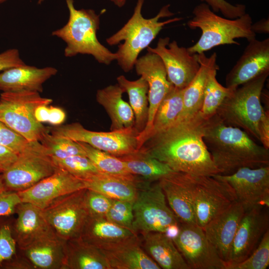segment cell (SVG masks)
I'll return each instance as SVG.
<instances>
[{"instance_id":"6da1fadb","label":"cell","mask_w":269,"mask_h":269,"mask_svg":"<svg viewBox=\"0 0 269 269\" xmlns=\"http://www.w3.org/2000/svg\"><path fill=\"white\" fill-rule=\"evenodd\" d=\"M206 120L200 112L177 120L149 137L140 148L174 171L196 175L220 174L203 139Z\"/></svg>"},{"instance_id":"7a4b0ae2","label":"cell","mask_w":269,"mask_h":269,"mask_svg":"<svg viewBox=\"0 0 269 269\" xmlns=\"http://www.w3.org/2000/svg\"><path fill=\"white\" fill-rule=\"evenodd\" d=\"M203 139L220 174L269 166V149L243 130L226 125L216 114L206 120Z\"/></svg>"},{"instance_id":"3957f363","label":"cell","mask_w":269,"mask_h":269,"mask_svg":"<svg viewBox=\"0 0 269 269\" xmlns=\"http://www.w3.org/2000/svg\"><path fill=\"white\" fill-rule=\"evenodd\" d=\"M269 71L239 86L226 97L216 113L227 125L240 128L269 149V114L261 97Z\"/></svg>"},{"instance_id":"277c9868","label":"cell","mask_w":269,"mask_h":269,"mask_svg":"<svg viewBox=\"0 0 269 269\" xmlns=\"http://www.w3.org/2000/svg\"><path fill=\"white\" fill-rule=\"evenodd\" d=\"M144 0H137L133 13L127 23L117 32L106 39L111 45H118L116 52L118 65L125 72L131 71L140 52L148 47L163 27L166 24L180 21L182 17H174L163 21L159 19L174 15L169 10L170 4L163 6L158 13L150 18H144L142 8Z\"/></svg>"},{"instance_id":"5b68a950","label":"cell","mask_w":269,"mask_h":269,"mask_svg":"<svg viewBox=\"0 0 269 269\" xmlns=\"http://www.w3.org/2000/svg\"><path fill=\"white\" fill-rule=\"evenodd\" d=\"M69 10L67 23L52 32V35L62 39L66 44V57L79 54L91 55L100 63L109 65L118 58L102 45L97 37L100 27V14L92 9H76L74 0H65Z\"/></svg>"},{"instance_id":"8992f818","label":"cell","mask_w":269,"mask_h":269,"mask_svg":"<svg viewBox=\"0 0 269 269\" xmlns=\"http://www.w3.org/2000/svg\"><path fill=\"white\" fill-rule=\"evenodd\" d=\"M192 13L193 18L187 24L191 29L199 28L202 33L197 42L187 48L191 54L204 53L221 45H239L236 38H246L249 41L256 38L252 29V18L248 13L235 19L223 17L204 2L195 6Z\"/></svg>"},{"instance_id":"52a82bcc","label":"cell","mask_w":269,"mask_h":269,"mask_svg":"<svg viewBox=\"0 0 269 269\" xmlns=\"http://www.w3.org/2000/svg\"><path fill=\"white\" fill-rule=\"evenodd\" d=\"M133 208V229L137 234L159 232L171 238L177 234L179 220L167 205L158 182L151 186L146 181L138 187Z\"/></svg>"},{"instance_id":"ba28073f","label":"cell","mask_w":269,"mask_h":269,"mask_svg":"<svg viewBox=\"0 0 269 269\" xmlns=\"http://www.w3.org/2000/svg\"><path fill=\"white\" fill-rule=\"evenodd\" d=\"M52 100L43 98L39 92H2L0 96V121L28 141H40L49 132L35 117L36 109L49 105Z\"/></svg>"},{"instance_id":"9c48e42d","label":"cell","mask_w":269,"mask_h":269,"mask_svg":"<svg viewBox=\"0 0 269 269\" xmlns=\"http://www.w3.org/2000/svg\"><path fill=\"white\" fill-rule=\"evenodd\" d=\"M57 168L39 141H28L1 176L5 190L17 192L51 175Z\"/></svg>"},{"instance_id":"30bf717a","label":"cell","mask_w":269,"mask_h":269,"mask_svg":"<svg viewBox=\"0 0 269 269\" xmlns=\"http://www.w3.org/2000/svg\"><path fill=\"white\" fill-rule=\"evenodd\" d=\"M51 134L77 142L86 143L117 157L138 150V135L134 127L110 132H95L85 129L79 123L58 125L49 128Z\"/></svg>"},{"instance_id":"8fae6325","label":"cell","mask_w":269,"mask_h":269,"mask_svg":"<svg viewBox=\"0 0 269 269\" xmlns=\"http://www.w3.org/2000/svg\"><path fill=\"white\" fill-rule=\"evenodd\" d=\"M84 188L61 197L42 210L56 235L68 241L79 238L89 216Z\"/></svg>"},{"instance_id":"7c38bea8","label":"cell","mask_w":269,"mask_h":269,"mask_svg":"<svg viewBox=\"0 0 269 269\" xmlns=\"http://www.w3.org/2000/svg\"><path fill=\"white\" fill-rule=\"evenodd\" d=\"M192 199L196 224L202 228L237 201L229 184L215 175H194Z\"/></svg>"},{"instance_id":"4fadbf2b","label":"cell","mask_w":269,"mask_h":269,"mask_svg":"<svg viewBox=\"0 0 269 269\" xmlns=\"http://www.w3.org/2000/svg\"><path fill=\"white\" fill-rule=\"evenodd\" d=\"M172 239L190 269H226L227 264L197 224L182 223Z\"/></svg>"},{"instance_id":"5bb4252c","label":"cell","mask_w":269,"mask_h":269,"mask_svg":"<svg viewBox=\"0 0 269 269\" xmlns=\"http://www.w3.org/2000/svg\"><path fill=\"white\" fill-rule=\"evenodd\" d=\"M134 67L136 73L146 80L148 86V118L145 128L137 136L139 149L147 139L159 105L174 86L168 80L161 59L153 52L147 51L144 55L138 58Z\"/></svg>"},{"instance_id":"9a60e30c","label":"cell","mask_w":269,"mask_h":269,"mask_svg":"<svg viewBox=\"0 0 269 269\" xmlns=\"http://www.w3.org/2000/svg\"><path fill=\"white\" fill-rule=\"evenodd\" d=\"M216 177L226 181L235 192L237 201L245 211L256 206H269V166L243 167L230 175Z\"/></svg>"},{"instance_id":"2e32d148","label":"cell","mask_w":269,"mask_h":269,"mask_svg":"<svg viewBox=\"0 0 269 269\" xmlns=\"http://www.w3.org/2000/svg\"><path fill=\"white\" fill-rule=\"evenodd\" d=\"M168 37L159 38L156 46L147 47V51L157 54L166 69L167 78L174 87L183 89L193 80L200 67L197 54H191L184 47L178 46Z\"/></svg>"},{"instance_id":"e0dca14e","label":"cell","mask_w":269,"mask_h":269,"mask_svg":"<svg viewBox=\"0 0 269 269\" xmlns=\"http://www.w3.org/2000/svg\"><path fill=\"white\" fill-rule=\"evenodd\" d=\"M84 188L82 180L58 167L51 175L17 193L21 202L30 203L43 210L58 198Z\"/></svg>"},{"instance_id":"ac0fdd59","label":"cell","mask_w":269,"mask_h":269,"mask_svg":"<svg viewBox=\"0 0 269 269\" xmlns=\"http://www.w3.org/2000/svg\"><path fill=\"white\" fill-rule=\"evenodd\" d=\"M264 208L256 206L245 212L232 243L227 266L247 258L269 229V216Z\"/></svg>"},{"instance_id":"d6986e66","label":"cell","mask_w":269,"mask_h":269,"mask_svg":"<svg viewBox=\"0 0 269 269\" xmlns=\"http://www.w3.org/2000/svg\"><path fill=\"white\" fill-rule=\"evenodd\" d=\"M194 175L173 171L157 180L169 207L181 223L197 224L192 199Z\"/></svg>"},{"instance_id":"ffe728a7","label":"cell","mask_w":269,"mask_h":269,"mask_svg":"<svg viewBox=\"0 0 269 269\" xmlns=\"http://www.w3.org/2000/svg\"><path fill=\"white\" fill-rule=\"evenodd\" d=\"M269 71V38L249 41L243 54L227 74L226 87L236 89L266 71Z\"/></svg>"},{"instance_id":"44dd1931","label":"cell","mask_w":269,"mask_h":269,"mask_svg":"<svg viewBox=\"0 0 269 269\" xmlns=\"http://www.w3.org/2000/svg\"><path fill=\"white\" fill-rule=\"evenodd\" d=\"M245 212L242 205L236 201L203 228L207 239L227 265L234 237Z\"/></svg>"},{"instance_id":"7402d4cb","label":"cell","mask_w":269,"mask_h":269,"mask_svg":"<svg viewBox=\"0 0 269 269\" xmlns=\"http://www.w3.org/2000/svg\"><path fill=\"white\" fill-rule=\"evenodd\" d=\"M13 235L19 250L32 243L56 235L45 219L42 210L28 203L21 202L16 207Z\"/></svg>"},{"instance_id":"603a6c76","label":"cell","mask_w":269,"mask_h":269,"mask_svg":"<svg viewBox=\"0 0 269 269\" xmlns=\"http://www.w3.org/2000/svg\"><path fill=\"white\" fill-rule=\"evenodd\" d=\"M111 269H160L144 251L138 235L99 249Z\"/></svg>"},{"instance_id":"cb8c5ba5","label":"cell","mask_w":269,"mask_h":269,"mask_svg":"<svg viewBox=\"0 0 269 269\" xmlns=\"http://www.w3.org/2000/svg\"><path fill=\"white\" fill-rule=\"evenodd\" d=\"M57 72V70L52 67L39 68L26 64L9 68L0 73V90L41 93L43 83Z\"/></svg>"},{"instance_id":"d4e9b609","label":"cell","mask_w":269,"mask_h":269,"mask_svg":"<svg viewBox=\"0 0 269 269\" xmlns=\"http://www.w3.org/2000/svg\"><path fill=\"white\" fill-rule=\"evenodd\" d=\"M65 242L55 235L37 240L20 250L34 269H65Z\"/></svg>"},{"instance_id":"484cf974","label":"cell","mask_w":269,"mask_h":269,"mask_svg":"<svg viewBox=\"0 0 269 269\" xmlns=\"http://www.w3.org/2000/svg\"><path fill=\"white\" fill-rule=\"evenodd\" d=\"M141 235V247L161 269H190L172 238L165 233L152 232Z\"/></svg>"},{"instance_id":"4316f807","label":"cell","mask_w":269,"mask_h":269,"mask_svg":"<svg viewBox=\"0 0 269 269\" xmlns=\"http://www.w3.org/2000/svg\"><path fill=\"white\" fill-rule=\"evenodd\" d=\"M129 229L118 226L106 218L89 216L80 237L99 249L137 236Z\"/></svg>"},{"instance_id":"83f0119b","label":"cell","mask_w":269,"mask_h":269,"mask_svg":"<svg viewBox=\"0 0 269 269\" xmlns=\"http://www.w3.org/2000/svg\"><path fill=\"white\" fill-rule=\"evenodd\" d=\"M197 55L200 67L193 80L183 89V110L176 120L191 118L199 112L208 73L217 64L216 52L210 57H207L204 53Z\"/></svg>"},{"instance_id":"f1b7e54d","label":"cell","mask_w":269,"mask_h":269,"mask_svg":"<svg viewBox=\"0 0 269 269\" xmlns=\"http://www.w3.org/2000/svg\"><path fill=\"white\" fill-rule=\"evenodd\" d=\"M124 92L118 84L97 92V101L105 109L111 120V131L134 127V114L130 105L122 98Z\"/></svg>"},{"instance_id":"f546056e","label":"cell","mask_w":269,"mask_h":269,"mask_svg":"<svg viewBox=\"0 0 269 269\" xmlns=\"http://www.w3.org/2000/svg\"><path fill=\"white\" fill-rule=\"evenodd\" d=\"M85 188L114 200L134 202L139 186L144 181L132 180L101 172L83 180Z\"/></svg>"},{"instance_id":"4dcf8cb0","label":"cell","mask_w":269,"mask_h":269,"mask_svg":"<svg viewBox=\"0 0 269 269\" xmlns=\"http://www.w3.org/2000/svg\"><path fill=\"white\" fill-rule=\"evenodd\" d=\"M65 269H111L98 248L80 237L65 242Z\"/></svg>"},{"instance_id":"1f68e13d","label":"cell","mask_w":269,"mask_h":269,"mask_svg":"<svg viewBox=\"0 0 269 269\" xmlns=\"http://www.w3.org/2000/svg\"><path fill=\"white\" fill-rule=\"evenodd\" d=\"M117 84L128 94L134 116V127L139 134L145 128L147 121L148 84L142 77L136 80L130 81L121 75L117 77Z\"/></svg>"},{"instance_id":"d6a6232c","label":"cell","mask_w":269,"mask_h":269,"mask_svg":"<svg viewBox=\"0 0 269 269\" xmlns=\"http://www.w3.org/2000/svg\"><path fill=\"white\" fill-rule=\"evenodd\" d=\"M118 157L125 162L130 173L141 176L147 181H157L173 171L167 164L149 156L141 148Z\"/></svg>"},{"instance_id":"836d02e7","label":"cell","mask_w":269,"mask_h":269,"mask_svg":"<svg viewBox=\"0 0 269 269\" xmlns=\"http://www.w3.org/2000/svg\"><path fill=\"white\" fill-rule=\"evenodd\" d=\"M182 93L183 89L174 86L164 98L157 109L146 140L151 136L168 128L176 121L183 110Z\"/></svg>"},{"instance_id":"e575fe53","label":"cell","mask_w":269,"mask_h":269,"mask_svg":"<svg viewBox=\"0 0 269 269\" xmlns=\"http://www.w3.org/2000/svg\"><path fill=\"white\" fill-rule=\"evenodd\" d=\"M78 142L86 156L100 172L132 180H139L136 176L130 173L125 162L118 157L94 148L86 143Z\"/></svg>"},{"instance_id":"d590c367","label":"cell","mask_w":269,"mask_h":269,"mask_svg":"<svg viewBox=\"0 0 269 269\" xmlns=\"http://www.w3.org/2000/svg\"><path fill=\"white\" fill-rule=\"evenodd\" d=\"M219 69L216 64L209 71L204 89L202 107L199 111L205 119L215 115L224 99L236 89L223 86L217 80V71Z\"/></svg>"},{"instance_id":"8d00e7d4","label":"cell","mask_w":269,"mask_h":269,"mask_svg":"<svg viewBox=\"0 0 269 269\" xmlns=\"http://www.w3.org/2000/svg\"><path fill=\"white\" fill-rule=\"evenodd\" d=\"M52 158L62 159L86 153L79 143L69 138L46 133L39 141Z\"/></svg>"},{"instance_id":"74e56055","label":"cell","mask_w":269,"mask_h":269,"mask_svg":"<svg viewBox=\"0 0 269 269\" xmlns=\"http://www.w3.org/2000/svg\"><path fill=\"white\" fill-rule=\"evenodd\" d=\"M52 159L58 167L82 181L101 172L87 156L74 155L62 159L52 158Z\"/></svg>"},{"instance_id":"f35d334b","label":"cell","mask_w":269,"mask_h":269,"mask_svg":"<svg viewBox=\"0 0 269 269\" xmlns=\"http://www.w3.org/2000/svg\"><path fill=\"white\" fill-rule=\"evenodd\" d=\"M269 265V231L266 232L258 246L244 261L227 266L226 269H266Z\"/></svg>"},{"instance_id":"ab89813d","label":"cell","mask_w":269,"mask_h":269,"mask_svg":"<svg viewBox=\"0 0 269 269\" xmlns=\"http://www.w3.org/2000/svg\"><path fill=\"white\" fill-rule=\"evenodd\" d=\"M10 216L0 217V266L17 253V244L13 235L14 220Z\"/></svg>"},{"instance_id":"60d3db41","label":"cell","mask_w":269,"mask_h":269,"mask_svg":"<svg viewBox=\"0 0 269 269\" xmlns=\"http://www.w3.org/2000/svg\"><path fill=\"white\" fill-rule=\"evenodd\" d=\"M133 202L113 199L106 218L118 226L134 232L133 229Z\"/></svg>"},{"instance_id":"b9f144b4","label":"cell","mask_w":269,"mask_h":269,"mask_svg":"<svg viewBox=\"0 0 269 269\" xmlns=\"http://www.w3.org/2000/svg\"><path fill=\"white\" fill-rule=\"evenodd\" d=\"M113 200L100 193L87 189L86 190L85 204L90 216L106 218Z\"/></svg>"},{"instance_id":"7bdbcfd3","label":"cell","mask_w":269,"mask_h":269,"mask_svg":"<svg viewBox=\"0 0 269 269\" xmlns=\"http://www.w3.org/2000/svg\"><path fill=\"white\" fill-rule=\"evenodd\" d=\"M28 141L22 136L0 121V144L17 154L24 148Z\"/></svg>"},{"instance_id":"ee69618b","label":"cell","mask_w":269,"mask_h":269,"mask_svg":"<svg viewBox=\"0 0 269 269\" xmlns=\"http://www.w3.org/2000/svg\"><path fill=\"white\" fill-rule=\"evenodd\" d=\"M200 0L208 4L214 12H220L226 18L235 19L246 13V6L243 4H232L225 0Z\"/></svg>"},{"instance_id":"f6af8a7d","label":"cell","mask_w":269,"mask_h":269,"mask_svg":"<svg viewBox=\"0 0 269 269\" xmlns=\"http://www.w3.org/2000/svg\"><path fill=\"white\" fill-rule=\"evenodd\" d=\"M48 106L41 105L36 109V120L40 123L46 122L54 126L61 125L66 118L64 111L59 108Z\"/></svg>"},{"instance_id":"bcb514c9","label":"cell","mask_w":269,"mask_h":269,"mask_svg":"<svg viewBox=\"0 0 269 269\" xmlns=\"http://www.w3.org/2000/svg\"><path fill=\"white\" fill-rule=\"evenodd\" d=\"M21 202L17 193L4 190L0 192V217L12 215Z\"/></svg>"},{"instance_id":"7dc6e473","label":"cell","mask_w":269,"mask_h":269,"mask_svg":"<svg viewBox=\"0 0 269 269\" xmlns=\"http://www.w3.org/2000/svg\"><path fill=\"white\" fill-rule=\"evenodd\" d=\"M25 64L16 49H8L0 53V72Z\"/></svg>"},{"instance_id":"c3c4849f","label":"cell","mask_w":269,"mask_h":269,"mask_svg":"<svg viewBox=\"0 0 269 269\" xmlns=\"http://www.w3.org/2000/svg\"><path fill=\"white\" fill-rule=\"evenodd\" d=\"M0 266L10 269H34L29 261L21 254L14 255L10 259L3 262Z\"/></svg>"},{"instance_id":"681fc988","label":"cell","mask_w":269,"mask_h":269,"mask_svg":"<svg viewBox=\"0 0 269 269\" xmlns=\"http://www.w3.org/2000/svg\"><path fill=\"white\" fill-rule=\"evenodd\" d=\"M17 154L0 144V174L5 171L15 161Z\"/></svg>"},{"instance_id":"f907efd6","label":"cell","mask_w":269,"mask_h":269,"mask_svg":"<svg viewBox=\"0 0 269 269\" xmlns=\"http://www.w3.org/2000/svg\"><path fill=\"white\" fill-rule=\"evenodd\" d=\"M269 19H263L252 25V29L255 33H269Z\"/></svg>"},{"instance_id":"816d5d0a","label":"cell","mask_w":269,"mask_h":269,"mask_svg":"<svg viewBox=\"0 0 269 269\" xmlns=\"http://www.w3.org/2000/svg\"><path fill=\"white\" fill-rule=\"evenodd\" d=\"M118 7H123L128 0H109Z\"/></svg>"},{"instance_id":"f5cc1de1","label":"cell","mask_w":269,"mask_h":269,"mask_svg":"<svg viewBox=\"0 0 269 269\" xmlns=\"http://www.w3.org/2000/svg\"><path fill=\"white\" fill-rule=\"evenodd\" d=\"M4 190H5V188L3 182L1 174H0V192Z\"/></svg>"},{"instance_id":"db71d44e","label":"cell","mask_w":269,"mask_h":269,"mask_svg":"<svg viewBox=\"0 0 269 269\" xmlns=\"http://www.w3.org/2000/svg\"><path fill=\"white\" fill-rule=\"evenodd\" d=\"M44 0H38V4L42 3L44 1Z\"/></svg>"},{"instance_id":"11a10c76","label":"cell","mask_w":269,"mask_h":269,"mask_svg":"<svg viewBox=\"0 0 269 269\" xmlns=\"http://www.w3.org/2000/svg\"><path fill=\"white\" fill-rule=\"evenodd\" d=\"M7 0H0V4L1 3H3V2L6 1Z\"/></svg>"}]
</instances>
